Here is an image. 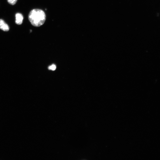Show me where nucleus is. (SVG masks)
<instances>
[{
  "instance_id": "obj_1",
  "label": "nucleus",
  "mask_w": 160,
  "mask_h": 160,
  "mask_svg": "<svg viewBox=\"0 0 160 160\" xmlns=\"http://www.w3.org/2000/svg\"><path fill=\"white\" fill-rule=\"evenodd\" d=\"M28 19L31 24L37 27L43 25L46 19V16L44 12L39 9H34L30 12Z\"/></svg>"
},
{
  "instance_id": "obj_2",
  "label": "nucleus",
  "mask_w": 160,
  "mask_h": 160,
  "mask_svg": "<svg viewBox=\"0 0 160 160\" xmlns=\"http://www.w3.org/2000/svg\"><path fill=\"white\" fill-rule=\"evenodd\" d=\"M0 29L5 31H8L10 30L9 25L2 19H0Z\"/></svg>"
},
{
  "instance_id": "obj_3",
  "label": "nucleus",
  "mask_w": 160,
  "mask_h": 160,
  "mask_svg": "<svg viewBox=\"0 0 160 160\" xmlns=\"http://www.w3.org/2000/svg\"><path fill=\"white\" fill-rule=\"evenodd\" d=\"M16 23L18 25H21L23 23L24 17L21 13H17L16 15Z\"/></svg>"
},
{
  "instance_id": "obj_4",
  "label": "nucleus",
  "mask_w": 160,
  "mask_h": 160,
  "mask_svg": "<svg viewBox=\"0 0 160 160\" xmlns=\"http://www.w3.org/2000/svg\"><path fill=\"white\" fill-rule=\"evenodd\" d=\"M7 1L9 4L12 5H14L17 2L18 0H7Z\"/></svg>"
},
{
  "instance_id": "obj_5",
  "label": "nucleus",
  "mask_w": 160,
  "mask_h": 160,
  "mask_svg": "<svg viewBox=\"0 0 160 160\" xmlns=\"http://www.w3.org/2000/svg\"><path fill=\"white\" fill-rule=\"evenodd\" d=\"M49 69L50 70L54 71L56 69V66L54 64H52L49 67Z\"/></svg>"
},
{
  "instance_id": "obj_6",
  "label": "nucleus",
  "mask_w": 160,
  "mask_h": 160,
  "mask_svg": "<svg viewBox=\"0 0 160 160\" xmlns=\"http://www.w3.org/2000/svg\"><path fill=\"white\" fill-rule=\"evenodd\" d=\"M31 31H32L31 30H30V32H31Z\"/></svg>"
}]
</instances>
